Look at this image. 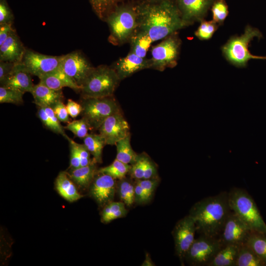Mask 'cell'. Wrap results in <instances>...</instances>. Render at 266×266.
Returning <instances> with one entry per match:
<instances>
[{"label":"cell","instance_id":"cell-1","mask_svg":"<svg viewBox=\"0 0 266 266\" xmlns=\"http://www.w3.org/2000/svg\"><path fill=\"white\" fill-rule=\"evenodd\" d=\"M137 31L154 42L164 39L189 25L182 19L176 5L171 0L142 3L135 6Z\"/></svg>","mask_w":266,"mask_h":266},{"label":"cell","instance_id":"cell-2","mask_svg":"<svg viewBox=\"0 0 266 266\" xmlns=\"http://www.w3.org/2000/svg\"><path fill=\"white\" fill-rule=\"evenodd\" d=\"M231 211L228 193L222 192L196 202L189 215L200 235L218 237Z\"/></svg>","mask_w":266,"mask_h":266},{"label":"cell","instance_id":"cell-3","mask_svg":"<svg viewBox=\"0 0 266 266\" xmlns=\"http://www.w3.org/2000/svg\"><path fill=\"white\" fill-rule=\"evenodd\" d=\"M105 21L110 31L109 41L115 45L122 44L130 41L137 28L136 7L117 5L108 14Z\"/></svg>","mask_w":266,"mask_h":266},{"label":"cell","instance_id":"cell-4","mask_svg":"<svg viewBox=\"0 0 266 266\" xmlns=\"http://www.w3.org/2000/svg\"><path fill=\"white\" fill-rule=\"evenodd\" d=\"M228 199L231 209L252 232L266 233V224L255 201L244 189H231Z\"/></svg>","mask_w":266,"mask_h":266},{"label":"cell","instance_id":"cell-5","mask_svg":"<svg viewBox=\"0 0 266 266\" xmlns=\"http://www.w3.org/2000/svg\"><path fill=\"white\" fill-rule=\"evenodd\" d=\"M262 37L259 29L247 25L241 35L232 37L222 46V53L229 63L238 67L246 66L251 59L266 60V56L253 55L248 49L255 37L260 39Z\"/></svg>","mask_w":266,"mask_h":266},{"label":"cell","instance_id":"cell-6","mask_svg":"<svg viewBox=\"0 0 266 266\" xmlns=\"http://www.w3.org/2000/svg\"><path fill=\"white\" fill-rule=\"evenodd\" d=\"M121 81L113 67L101 65L94 67L81 86L82 98L112 96Z\"/></svg>","mask_w":266,"mask_h":266},{"label":"cell","instance_id":"cell-7","mask_svg":"<svg viewBox=\"0 0 266 266\" xmlns=\"http://www.w3.org/2000/svg\"><path fill=\"white\" fill-rule=\"evenodd\" d=\"M81 104L82 117L87 121L91 130H98L108 117L121 112L120 106L113 96L82 98Z\"/></svg>","mask_w":266,"mask_h":266},{"label":"cell","instance_id":"cell-8","mask_svg":"<svg viewBox=\"0 0 266 266\" xmlns=\"http://www.w3.org/2000/svg\"><path fill=\"white\" fill-rule=\"evenodd\" d=\"M173 33L162 41L153 46L151 50V62L152 68L163 71L167 67H173L177 65L181 41Z\"/></svg>","mask_w":266,"mask_h":266},{"label":"cell","instance_id":"cell-9","mask_svg":"<svg viewBox=\"0 0 266 266\" xmlns=\"http://www.w3.org/2000/svg\"><path fill=\"white\" fill-rule=\"evenodd\" d=\"M218 237L200 235L195 239L185 257L193 266H206L223 247Z\"/></svg>","mask_w":266,"mask_h":266},{"label":"cell","instance_id":"cell-10","mask_svg":"<svg viewBox=\"0 0 266 266\" xmlns=\"http://www.w3.org/2000/svg\"><path fill=\"white\" fill-rule=\"evenodd\" d=\"M63 56L44 55L26 48L21 63L31 75L39 79L58 69Z\"/></svg>","mask_w":266,"mask_h":266},{"label":"cell","instance_id":"cell-11","mask_svg":"<svg viewBox=\"0 0 266 266\" xmlns=\"http://www.w3.org/2000/svg\"><path fill=\"white\" fill-rule=\"evenodd\" d=\"M252 231L232 210L218 237L223 246L235 245L240 247L247 243Z\"/></svg>","mask_w":266,"mask_h":266},{"label":"cell","instance_id":"cell-12","mask_svg":"<svg viewBox=\"0 0 266 266\" xmlns=\"http://www.w3.org/2000/svg\"><path fill=\"white\" fill-rule=\"evenodd\" d=\"M61 68L75 84L81 88L94 67L81 51H75L63 55Z\"/></svg>","mask_w":266,"mask_h":266},{"label":"cell","instance_id":"cell-13","mask_svg":"<svg viewBox=\"0 0 266 266\" xmlns=\"http://www.w3.org/2000/svg\"><path fill=\"white\" fill-rule=\"evenodd\" d=\"M196 227L193 219L187 216L176 224L173 234L177 256L182 261L195 240Z\"/></svg>","mask_w":266,"mask_h":266},{"label":"cell","instance_id":"cell-14","mask_svg":"<svg viewBox=\"0 0 266 266\" xmlns=\"http://www.w3.org/2000/svg\"><path fill=\"white\" fill-rule=\"evenodd\" d=\"M98 130L106 144L110 145H116L130 133L129 124L121 112L108 117Z\"/></svg>","mask_w":266,"mask_h":266},{"label":"cell","instance_id":"cell-15","mask_svg":"<svg viewBox=\"0 0 266 266\" xmlns=\"http://www.w3.org/2000/svg\"><path fill=\"white\" fill-rule=\"evenodd\" d=\"M214 0H177L182 19L189 25L204 20Z\"/></svg>","mask_w":266,"mask_h":266},{"label":"cell","instance_id":"cell-16","mask_svg":"<svg viewBox=\"0 0 266 266\" xmlns=\"http://www.w3.org/2000/svg\"><path fill=\"white\" fill-rule=\"evenodd\" d=\"M151 67L149 59L140 57L132 51L117 60L113 67L121 80L139 70Z\"/></svg>","mask_w":266,"mask_h":266},{"label":"cell","instance_id":"cell-17","mask_svg":"<svg viewBox=\"0 0 266 266\" xmlns=\"http://www.w3.org/2000/svg\"><path fill=\"white\" fill-rule=\"evenodd\" d=\"M31 74L21 62L16 63L12 71L0 82V86L20 91L24 94L32 92L33 85Z\"/></svg>","mask_w":266,"mask_h":266},{"label":"cell","instance_id":"cell-18","mask_svg":"<svg viewBox=\"0 0 266 266\" xmlns=\"http://www.w3.org/2000/svg\"><path fill=\"white\" fill-rule=\"evenodd\" d=\"M26 49L15 30L0 45V61L20 63Z\"/></svg>","mask_w":266,"mask_h":266},{"label":"cell","instance_id":"cell-19","mask_svg":"<svg viewBox=\"0 0 266 266\" xmlns=\"http://www.w3.org/2000/svg\"><path fill=\"white\" fill-rule=\"evenodd\" d=\"M93 183L91 194L100 203H104L113 197L115 188V178L109 175L99 173Z\"/></svg>","mask_w":266,"mask_h":266},{"label":"cell","instance_id":"cell-20","mask_svg":"<svg viewBox=\"0 0 266 266\" xmlns=\"http://www.w3.org/2000/svg\"><path fill=\"white\" fill-rule=\"evenodd\" d=\"M33 102L38 107H52L64 98L62 90H54L39 82L34 85L31 92Z\"/></svg>","mask_w":266,"mask_h":266},{"label":"cell","instance_id":"cell-21","mask_svg":"<svg viewBox=\"0 0 266 266\" xmlns=\"http://www.w3.org/2000/svg\"><path fill=\"white\" fill-rule=\"evenodd\" d=\"M39 82L54 90H61L64 87H69L77 92L81 88L75 84L61 69L39 78Z\"/></svg>","mask_w":266,"mask_h":266},{"label":"cell","instance_id":"cell-22","mask_svg":"<svg viewBox=\"0 0 266 266\" xmlns=\"http://www.w3.org/2000/svg\"><path fill=\"white\" fill-rule=\"evenodd\" d=\"M239 248L235 245L223 246L207 266H236Z\"/></svg>","mask_w":266,"mask_h":266},{"label":"cell","instance_id":"cell-23","mask_svg":"<svg viewBox=\"0 0 266 266\" xmlns=\"http://www.w3.org/2000/svg\"><path fill=\"white\" fill-rule=\"evenodd\" d=\"M68 176L65 172H60L56 179V185L60 195L66 200L72 202L80 199L82 196L78 192Z\"/></svg>","mask_w":266,"mask_h":266},{"label":"cell","instance_id":"cell-24","mask_svg":"<svg viewBox=\"0 0 266 266\" xmlns=\"http://www.w3.org/2000/svg\"><path fill=\"white\" fill-rule=\"evenodd\" d=\"M117 148L116 159L130 165H133L137 160V154L131 145V134L119 140L115 145Z\"/></svg>","mask_w":266,"mask_h":266},{"label":"cell","instance_id":"cell-25","mask_svg":"<svg viewBox=\"0 0 266 266\" xmlns=\"http://www.w3.org/2000/svg\"><path fill=\"white\" fill-rule=\"evenodd\" d=\"M85 146L93 156L96 163L101 162L102 153L104 146L106 145L104 139L100 134L88 133L83 138Z\"/></svg>","mask_w":266,"mask_h":266},{"label":"cell","instance_id":"cell-26","mask_svg":"<svg viewBox=\"0 0 266 266\" xmlns=\"http://www.w3.org/2000/svg\"><path fill=\"white\" fill-rule=\"evenodd\" d=\"M266 264L247 243L240 247L236 266H261Z\"/></svg>","mask_w":266,"mask_h":266},{"label":"cell","instance_id":"cell-27","mask_svg":"<svg viewBox=\"0 0 266 266\" xmlns=\"http://www.w3.org/2000/svg\"><path fill=\"white\" fill-rule=\"evenodd\" d=\"M95 163L93 162L88 166L71 169L69 176L80 186H87L95 175L96 172Z\"/></svg>","mask_w":266,"mask_h":266},{"label":"cell","instance_id":"cell-28","mask_svg":"<svg viewBox=\"0 0 266 266\" xmlns=\"http://www.w3.org/2000/svg\"><path fill=\"white\" fill-rule=\"evenodd\" d=\"M130 41L131 51L141 58H146L147 52L153 43L148 36L136 31Z\"/></svg>","mask_w":266,"mask_h":266},{"label":"cell","instance_id":"cell-29","mask_svg":"<svg viewBox=\"0 0 266 266\" xmlns=\"http://www.w3.org/2000/svg\"><path fill=\"white\" fill-rule=\"evenodd\" d=\"M247 244L252 250L266 263V237L264 233L252 232Z\"/></svg>","mask_w":266,"mask_h":266},{"label":"cell","instance_id":"cell-30","mask_svg":"<svg viewBox=\"0 0 266 266\" xmlns=\"http://www.w3.org/2000/svg\"><path fill=\"white\" fill-rule=\"evenodd\" d=\"M132 165L123 163L116 159L110 165L100 168L98 173L109 175L115 179H123L130 172Z\"/></svg>","mask_w":266,"mask_h":266},{"label":"cell","instance_id":"cell-31","mask_svg":"<svg viewBox=\"0 0 266 266\" xmlns=\"http://www.w3.org/2000/svg\"><path fill=\"white\" fill-rule=\"evenodd\" d=\"M92 7L98 16L105 20L108 14L123 0H88Z\"/></svg>","mask_w":266,"mask_h":266},{"label":"cell","instance_id":"cell-32","mask_svg":"<svg viewBox=\"0 0 266 266\" xmlns=\"http://www.w3.org/2000/svg\"><path fill=\"white\" fill-rule=\"evenodd\" d=\"M210 9L212 20L219 26L223 24L229 14L228 6L225 0H214Z\"/></svg>","mask_w":266,"mask_h":266},{"label":"cell","instance_id":"cell-33","mask_svg":"<svg viewBox=\"0 0 266 266\" xmlns=\"http://www.w3.org/2000/svg\"><path fill=\"white\" fill-rule=\"evenodd\" d=\"M24 94L12 89L0 86V103L20 104L23 103Z\"/></svg>","mask_w":266,"mask_h":266},{"label":"cell","instance_id":"cell-34","mask_svg":"<svg viewBox=\"0 0 266 266\" xmlns=\"http://www.w3.org/2000/svg\"><path fill=\"white\" fill-rule=\"evenodd\" d=\"M64 128L80 138L86 137L88 134V131L91 130L87 121L83 117L79 120L70 121Z\"/></svg>","mask_w":266,"mask_h":266},{"label":"cell","instance_id":"cell-35","mask_svg":"<svg viewBox=\"0 0 266 266\" xmlns=\"http://www.w3.org/2000/svg\"><path fill=\"white\" fill-rule=\"evenodd\" d=\"M218 25L212 20H202L195 33V35L200 40H205L212 37L217 31Z\"/></svg>","mask_w":266,"mask_h":266},{"label":"cell","instance_id":"cell-36","mask_svg":"<svg viewBox=\"0 0 266 266\" xmlns=\"http://www.w3.org/2000/svg\"><path fill=\"white\" fill-rule=\"evenodd\" d=\"M119 184V195L121 199L128 206L134 201V186L127 180L121 179Z\"/></svg>","mask_w":266,"mask_h":266},{"label":"cell","instance_id":"cell-37","mask_svg":"<svg viewBox=\"0 0 266 266\" xmlns=\"http://www.w3.org/2000/svg\"><path fill=\"white\" fill-rule=\"evenodd\" d=\"M14 15L6 0H0V24H12Z\"/></svg>","mask_w":266,"mask_h":266},{"label":"cell","instance_id":"cell-38","mask_svg":"<svg viewBox=\"0 0 266 266\" xmlns=\"http://www.w3.org/2000/svg\"><path fill=\"white\" fill-rule=\"evenodd\" d=\"M146 156L139 155L136 162L132 165L130 172L133 178L136 179H142L144 177Z\"/></svg>","mask_w":266,"mask_h":266},{"label":"cell","instance_id":"cell-39","mask_svg":"<svg viewBox=\"0 0 266 266\" xmlns=\"http://www.w3.org/2000/svg\"><path fill=\"white\" fill-rule=\"evenodd\" d=\"M43 108L54 127V133L61 134L63 137L67 139L68 136L65 133V128L60 124V121L56 116L52 108L51 107H44Z\"/></svg>","mask_w":266,"mask_h":266},{"label":"cell","instance_id":"cell-40","mask_svg":"<svg viewBox=\"0 0 266 266\" xmlns=\"http://www.w3.org/2000/svg\"><path fill=\"white\" fill-rule=\"evenodd\" d=\"M67 139L69 142L70 152V167L71 169L78 168L81 166V164L76 142L68 136Z\"/></svg>","mask_w":266,"mask_h":266},{"label":"cell","instance_id":"cell-41","mask_svg":"<svg viewBox=\"0 0 266 266\" xmlns=\"http://www.w3.org/2000/svg\"><path fill=\"white\" fill-rule=\"evenodd\" d=\"M52 108L60 122L68 124L70 122L66 105L62 100L57 102Z\"/></svg>","mask_w":266,"mask_h":266},{"label":"cell","instance_id":"cell-42","mask_svg":"<svg viewBox=\"0 0 266 266\" xmlns=\"http://www.w3.org/2000/svg\"><path fill=\"white\" fill-rule=\"evenodd\" d=\"M137 182L144 191L151 197L158 184V180L156 178L153 177L150 179H137Z\"/></svg>","mask_w":266,"mask_h":266},{"label":"cell","instance_id":"cell-43","mask_svg":"<svg viewBox=\"0 0 266 266\" xmlns=\"http://www.w3.org/2000/svg\"><path fill=\"white\" fill-rule=\"evenodd\" d=\"M76 146L80 159L81 166H88L95 162L94 160L93 161L91 160V153L84 144H81L76 143Z\"/></svg>","mask_w":266,"mask_h":266},{"label":"cell","instance_id":"cell-44","mask_svg":"<svg viewBox=\"0 0 266 266\" xmlns=\"http://www.w3.org/2000/svg\"><path fill=\"white\" fill-rule=\"evenodd\" d=\"M124 208H125L124 203L122 202H112L109 203L103 211L102 219L103 221L105 222L110 215Z\"/></svg>","mask_w":266,"mask_h":266},{"label":"cell","instance_id":"cell-45","mask_svg":"<svg viewBox=\"0 0 266 266\" xmlns=\"http://www.w3.org/2000/svg\"><path fill=\"white\" fill-rule=\"evenodd\" d=\"M66 108L69 115L73 118L77 117L82 111V106L81 103L71 99L67 100Z\"/></svg>","mask_w":266,"mask_h":266},{"label":"cell","instance_id":"cell-46","mask_svg":"<svg viewBox=\"0 0 266 266\" xmlns=\"http://www.w3.org/2000/svg\"><path fill=\"white\" fill-rule=\"evenodd\" d=\"M15 64L7 61H0V83L10 73Z\"/></svg>","mask_w":266,"mask_h":266},{"label":"cell","instance_id":"cell-47","mask_svg":"<svg viewBox=\"0 0 266 266\" xmlns=\"http://www.w3.org/2000/svg\"><path fill=\"white\" fill-rule=\"evenodd\" d=\"M156 173L155 166L148 157L146 156L143 179H150L155 177Z\"/></svg>","mask_w":266,"mask_h":266},{"label":"cell","instance_id":"cell-48","mask_svg":"<svg viewBox=\"0 0 266 266\" xmlns=\"http://www.w3.org/2000/svg\"><path fill=\"white\" fill-rule=\"evenodd\" d=\"M150 197L137 182L134 186V200L142 203L148 201Z\"/></svg>","mask_w":266,"mask_h":266},{"label":"cell","instance_id":"cell-49","mask_svg":"<svg viewBox=\"0 0 266 266\" xmlns=\"http://www.w3.org/2000/svg\"><path fill=\"white\" fill-rule=\"evenodd\" d=\"M12 25V24H0V45L15 30Z\"/></svg>","mask_w":266,"mask_h":266},{"label":"cell","instance_id":"cell-50","mask_svg":"<svg viewBox=\"0 0 266 266\" xmlns=\"http://www.w3.org/2000/svg\"><path fill=\"white\" fill-rule=\"evenodd\" d=\"M37 115L43 125L46 128L54 132V127L43 107H38Z\"/></svg>","mask_w":266,"mask_h":266},{"label":"cell","instance_id":"cell-51","mask_svg":"<svg viewBox=\"0 0 266 266\" xmlns=\"http://www.w3.org/2000/svg\"><path fill=\"white\" fill-rule=\"evenodd\" d=\"M142 266H154L153 263L152 262L151 259L148 254H146L145 259L144 261Z\"/></svg>","mask_w":266,"mask_h":266},{"label":"cell","instance_id":"cell-52","mask_svg":"<svg viewBox=\"0 0 266 266\" xmlns=\"http://www.w3.org/2000/svg\"><path fill=\"white\" fill-rule=\"evenodd\" d=\"M147 0L148 1V2H158V1H161L165 0Z\"/></svg>","mask_w":266,"mask_h":266}]
</instances>
